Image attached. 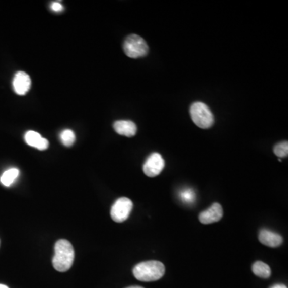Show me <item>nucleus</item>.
Masks as SVG:
<instances>
[{"label":"nucleus","instance_id":"f257e3e1","mask_svg":"<svg viewBox=\"0 0 288 288\" xmlns=\"http://www.w3.org/2000/svg\"><path fill=\"white\" fill-rule=\"evenodd\" d=\"M75 259L73 246L69 241L60 239L55 245V256L52 264L56 271L65 272L71 267Z\"/></svg>","mask_w":288,"mask_h":288},{"label":"nucleus","instance_id":"f03ea898","mask_svg":"<svg viewBox=\"0 0 288 288\" xmlns=\"http://www.w3.org/2000/svg\"><path fill=\"white\" fill-rule=\"evenodd\" d=\"M165 274V266L156 260L142 262L133 269V275L138 280L153 282L161 279Z\"/></svg>","mask_w":288,"mask_h":288},{"label":"nucleus","instance_id":"7ed1b4c3","mask_svg":"<svg viewBox=\"0 0 288 288\" xmlns=\"http://www.w3.org/2000/svg\"><path fill=\"white\" fill-rule=\"evenodd\" d=\"M190 115L195 125L203 129L210 128L214 124V115L209 106L203 102H194L190 107Z\"/></svg>","mask_w":288,"mask_h":288},{"label":"nucleus","instance_id":"20e7f679","mask_svg":"<svg viewBox=\"0 0 288 288\" xmlns=\"http://www.w3.org/2000/svg\"><path fill=\"white\" fill-rule=\"evenodd\" d=\"M123 51L128 57L137 59L146 56L149 48L142 37L138 34H130L123 43Z\"/></svg>","mask_w":288,"mask_h":288},{"label":"nucleus","instance_id":"39448f33","mask_svg":"<svg viewBox=\"0 0 288 288\" xmlns=\"http://www.w3.org/2000/svg\"><path fill=\"white\" fill-rule=\"evenodd\" d=\"M133 208V203L128 198L118 199L111 209V217L116 223H123L127 220Z\"/></svg>","mask_w":288,"mask_h":288},{"label":"nucleus","instance_id":"423d86ee","mask_svg":"<svg viewBox=\"0 0 288 288\" xmlns=\"http://www.w3.org/2000/svg\"><path fill=\"white\" fill-rule=\"evenodd\" d=\"M165 167V161L160 154L155 152L147 159L142 170L147 176L154 178L159 175Z\"/></svg>","mask_w":288,"mask_h":288},{"label":"nucleus","instance_id":"0eeeda50","mask_svg":"<svg viewBox=\"0 0 288 288\" xmlns=\"http://www.w3.org/2000/svg\"><path fill=\"white\" fill-rule=\"evenodd\" d=\"M31 87V79L27 73L18 71L13 80V88L15 93L19 95H25Z\"/></svg>","mask_w":288,"mask_h":288},{"label":"nucleus","instance_id":"6e6552de","mask_svg":"<svg viewBox=\"0 0 288 288\" xmlns=\"http://www.w3.org/2000/svg\"><path fill=\"white\" fill-rule=\"evenodd\" d=\"M223 217V208L221 205L218 203L214 204L199 214V219L200 223L203 224H210L218 222Z\"/></svg>","mask_w":288,"mask_h":288},{"label":"nucleus","instance_id":"1a4fd4ad","mask_svg":"<svg viewBox=\"0 0 288 288\" xmlns=\"http://www.w3.org/2000/svg\"><path fill=\"white\" fill-rule=\"evenodd\" d=\"M259 240L262 244L275 248L280 246L283 242L282 236L269 230L263 229L259 235Z\"/></svg>","mask_w":288,"mask_h":288},{"label":"nucleus","instance_id":"9d476101","mask_svg":"<svg viewBox=\"0 0 288 288\" xmlns=\"http://www.w3.org/2000/svg\"><path fill=\"white\" fill-rule=\"evenodd\" d=\"M113 128L117 134L126 137L136 135L137 126L131 120H117L113 124Z\"/></svg>","mask_w":288,"mask_h":288},{"label":"nucleus","instance_id":"9b49d317","mask_svg":"<svg viewBox=\"0 0 288 288\" xmlns=\"http://www.w3.org/2000/svg\"><path fill=\"white\" fill-rule=\"evenodd\" d=\"M25 142L28 144L29 146L35 148L40 151H44L48 149L49 147V142L48 139L43 138L38 132L34 131H27L25 134Z\"/></svg>","mask_w":288,"mask_h":288},{"label":"nucleus","instance_id":"f8f14e48","mask_svg":"<svg viewBox=\"0 0 288 288\" xmlns=\"http://www.w3.org/2000/svg\"><path fill=\"white\" fill-rule=\"evenodd\" d=\"M252 271L255 275L263 279H268L271 275L269 266L262 261H256L252 265Z\"/></svg>","mask_w":288,"mask_h":288},{"label":"nucleus","instance_id":"ddd939ff","mask_svg":"<svg viewBox=\"0 0 288 288\" xmlns=\"http://www.w3.org/2000/svg\"><path fill=\"white\" fill-rule=\"evenodd\" d=\"M19 175V169L10 168L3 173L0 177V182L5 187L12 186V184L15 182Z\"/></svg>","mask_w":288,"mask_h":288},{"label":"nucleus","instance_id":"4468645a","mask_svg":"<svg viewBox=\"0 0 288 288\" xmlns=\"http://www.w3.org/2000/svg\"><path fill=\"white\" fill-rule=\"evenodd\" d=\"M60 141L66 147H70L76 142V135L74 131L70 129L63 130L60 133Z\"/></svg>","mask_w":288,"mask_h":288},{"label":"nucleus","instance_id":"2eb2a0df","mask_svg":"<svg viewBox=\"0 0 288 288\" xmlns=\"http://www.w3.org/2000/svg\"><path fill=\"white\" fill-rule=\"evenodd\" d=\"M274 153L275 156L279 158H285L288 155V142L287 141L279 142L276 144L274 148Z\"/></svg>","mask_w":288,"mask_h":288},{"label":"nucleus","instance_id":"dca6fc26","mask_svg":"<svg viewBox=\"0 0 288 288\" xmlns=\"http://www.w3.org/2000/svg\"><path fill=\"white\" fill-rule=\"evenodd\" d=\"M182 201L185 203H193L195 200V193L192 189H184L179 194Z\"/></svg>","mask_w":288,"mask_h":288},{"label":"nucleus","instance_id":"f3484780","mask_svg":"<svg viewBox=\"0 0 288 288\" xmlns=\"http://www.w3.org/2000/svg\"><path fill=\"white\" fill-rule=\"evenodd\" d=\"M51 9L55 12H60L63 10V7L62 4L58 2L52 3L51 5Z\"/></svg>","mask_w":288,"mask_h":288},{"label":"nucleus","instance_id":"a211bd4d","mask_svg":"<svg viewBox=\"0 0 288 288\" xmlns=\"http://www.w3.org/2000/svg\"><path fill=\"white\" fill-rule=\"evenodd\" d=\"M270 288H287L285 285L283 284H275L274 286H271Z\"/></svg>","mask_w":288,"mask_h":288},{"label":"nucleus","instance_id":"6ab92c4d","mask_svg":"<svg viewBox=\"0 0 288 288\" xmlns=\"http://www.w3.org/2000/svg\"><path fill=\"white\" fill-rule=\"evenodd\" d=\"M0 288H9V287H8V286H6V285L0 284Z\"/></svg>","mask_w":288,"mask_h":288},{"label":"nucleus","instance_id":"aec40b11","mask_svg":"<svg viewBox=\"0 0 288 288\" xmlns=\"http://www.w3.org/2000/svg\"><path fill=\"white\" fill-rule=\"evenodd\" d=\"M127 288H143L142 286H130V287Z\"/></svg>","mask_w":288,"mask_h":288}]
</instances>
